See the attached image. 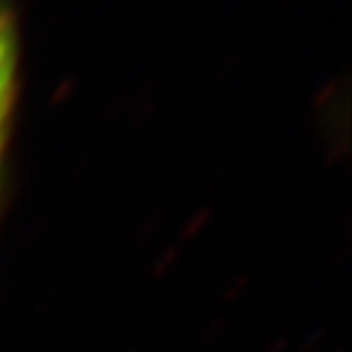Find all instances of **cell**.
Returning a JSON list of instances; mask_svg holds the SVG:
<instances>
[{
  "instance_id": "6da1fadb",
  "label": "cell",
  "mask_w": 352,
  "mask_h": 352,
  "mask_svg": "<svg viewBox=\"0 0 352 352\" xmlns=\"http://www.w3.org/2000/svg\"><path fill=\"white\" fill-rule=\"evenodd\" d=\"M13 41L9 32V23L0 13V155H3L7 123L13 100Z\"/></svg>"
}]
</instances>
